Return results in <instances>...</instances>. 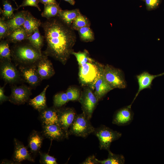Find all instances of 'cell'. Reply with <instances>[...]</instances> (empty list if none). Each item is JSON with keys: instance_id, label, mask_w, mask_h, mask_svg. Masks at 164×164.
<instances>
[{"instance_id": "cell-22", "label": "cell", "mask_w": 164, "mask_h": 164, "mask_svg": "<svg viewBox=\"0 0 164 164\" xmlns=\"http://www.w3.org/2000/svg\"><path fill=\"white\" fill-rule=\"evenodd\" d=\"M49 87L47 85L39 94L29 101V105L39 112L47 107L46 93Z\"/></svg>"}, {"instance_id": "cell-29", "label": "cell", "mask_w": 164, "mask_h": 164, "mask_svg": "<svg viewBox=\"0 0 164 164\" xmlns=\"http://www.w3.org/2000/svg\"><path fill=\"white\" fill-rule=\"evenodd\" d=\"M90 22L88 19L80 12L72 23L71 28L74 30L78 31L85 26H90Z\"/></svg>"}, {"instance_id": "cell-34", "label": "cell", "mask_w": 164, "mask_h": 164, "mask_svg": "<svg viewBox=\"0 0 164 164\" xmlns=\"http://www.w3.org/2000/svg\"><path fill=\"white\" fill-rule=\"evenodd\" d=\"M9 35V27L6 21L1 17L0 18V40L5 39Z\"/></svg>"}, {"instance_id": "cell-8", "label": "cell", "mask_w": 164, "mask_h": 164, "mask_svg": "<svg viewBox=\"0 0 164 164\" xmlns=\"http://www.w3.org/2000/svg\"><path fill=\"white\" fill-rule=\"evenodd\" d=\"M37 64L19 66L18 70L23 81L31 88H35L42 80L37 70Z\"/></svg>"}, {"instance_id": "cell-38", "label": "cell", "mask_w": 164, "mask_h": 164, "mask_svg": "<svg viewBox=\"0 0 164 164\" xmlns=\"http://www.w3.org/2000/svg\"><path fill=\"white\" fill-rule=\"evenodd\" d=\"M146 8L148 11L156 9L160 4L161 0H145Z\"/></svg>"}, {"instance_id": "cell-1", "label": "cell", "mask_w": 164, "mask_h": 164, "mask_svg": "<svg viewBox=\"0 0 164 164\" xmlns=\"http://www.w3.org/2000/svg\"><path fill=\"white\" fill-rule=\"evenodd\" d=\"M41 26L46 43V49L42 53L65 64L76 40L74 30L57 16L47 19Z\"/></svg>"}, {"instance_id": "cell-9", "label": "cell", "mask_w": 164, "mask_h": 164, "mask_svg": "<svg viewBox=\"0 0 164 164\" xmlns=\"http://www.w3.org/2000/svg\"><path fill=\"white\" fill-rule=\"evenodd\" d=\"M31 87L25 84L12 85L9 101L16 105L23 104L27 102L32 94Z\"/></svg>"}, {"instance_id": "cell-21", "label": "cell", "mask_w": 164, "mask_h": 164, "mask_svg": "<svg viewBox=\"0 0 164 164\" xmlns=\"http://www.w3.org/2000/svg\"><path fill=\"white\" fill-rule=\"evenodd\" d=\"M43 140V136L38 132L33 131L28 139V145L31 152L36 154L39 152Z\"/></svg>"}, {"instance_id": "cell-13", "label": "cell", "mask_w": 164, "mask_h": 164, "mask_svg": "<svg viewBox=\"0 0 164 164\" xmlns=\"http://www.w3.org/2000/svg\"><path fill=\"white\" fill-rule=\"evenodd\" d=\"M42 134L51 140L58 141L68 138L64 131L56 125H43Z\"/></svg>"}, {"instance_id": "cell-39", "label": "cell", "mask_w": 164, "mask_h": 164, "mask_svg": "<svg viewBox=\"0 0 164 164\" xmlns=\"http://www.w3.org/2000/svg\"><path fill=\"white\" fill-rule=\"evenodd\" d=\"M6 84H5V85ZM5 86L0 87V103L2 104L3 102L9 101V97L6 96L5 94Z\"/></svg>"}, {"instance_id": "cell-10", "label": "cell", "mask_w": 164, "mask_h": 164, "mask_svg": "<svg viewBox=\"0 0 164 164\" xmlns=\"http://www.w3.org/2000/svg\"><path fill=\"white\" fill-rule=\"evenodd\" d=\"M79 100L81 104L83 113L90 120L98 101L97 98L94 94L88 89L83 94Z\"/></svg>"}, {"instance_id": "cell-37", "label": "cell", "mask_w": 164, "mask_h": 164, "mask_svg": "<svg viewBox=\"0 0 164 164\" xmlns=\"http://www.w3.org/2000/svg\"><path fill=\"white\" fill-rule=\"evenodd\" d=\"M39 0H23L22 4L17 8L18 9L20 8L27 6H31L37 8L39 11H41V9L39 6L38 3Z\"/></svg>"}, {"instance_id": "cell-14", "label": "cell", "mask_w": 164, "mask_h": 164, "mask_svg": "<svg viewBox=\"0 0 164 164\" xmlns=\"http://www.w3.org/2000/svg\"><path fill=\"white\" fill-rule=\"evenodd\" d=\"M43 54L41 59L37 64V70L42 80L50 78L55 73L51 61L48 56Z\"/></svg>"}, {"instance_id": "cell-43", "label": "cell", "mask_w": 164, "mask_h": 164, "mask_svg": "<svg viewBox=\"0 0 164 164\" xmlns=\"http://www.w3.org/2000/svg\"><path fill=\"white\" fill-rule=\"evenodd\" d=\"M12 0L15 3V4L16 5V6L17 7V8L18 7V6L16 2H15V0Z\"/></svg>"}, {"instance_id": "cell-36", "label": "cell", "mask_w": 164, "mask_h": 164, "mask_svg": "<svg viewBox=\"0 0 164 164\" xmlns=\"http://www.w3.org/2000/svg\"><path fill=\"white\" fill-rule=\"evenodd\" d=\"M40 162L41 163L44 164H57L56 158L48 154L40 152Z\"/></svg>"}, {"instance_id": "cell-23", "label": "cell", "mask_w": 164, "mask_h": 164, "mask_svg": "<svg viewBox=\"0 0 164 164\" xmlns=\"http://www.w3.org/2000/svg\"><path fill=\"white\" fill-rule=\"evenodd\" d=\"M80 13L77 9L71 10H62L57 17L64 23L69 27Z\"/></svg>"}, {"instance_id": "cell-15", "label": "cell", "mask_w": 164, "mask_h": 164, "mask_svg": "<svg viewBox=\"0 0 164 164\" xmlns=\"http://www.w3.org/2000/svg\"><path fill=\"white\" fill-rule=\"evenodd\" d=\"M164 75V72L157 75H152L146 71H144L136 76L138 88V91L132 102L130 104L132 105L140 92L144 89L150 88L153 80L157 77Z\"/></svg>"}, {"instance_id": "cell-40", "label": "cell", "mask_w": 164, "mask_h": 164, "mask_svg": "<svg viewBox=\"0 0 164 164\" xmlns=\"http://www.w3.org/2000/svg\"><path fill=\"white\" fill-rule=\"evenodd\" d=\"M95 156L94 155H91L87 157L81 164H99L96 160Z\"/></svg>"}, {"instance_id": "cell-5", "label": "cell", "mask_w": 164, "mask_h": 164, "mask_svg": "<svg viewBox=\"0 0 164 164\" xmlns=\"http://www.w3.org/2000/svg\"><path fill=\"white\" fill-rule=\"evenodd\" d=\"M102 73L105 80L113 89L126 87L124 74L121 70L107 65L103 67Z\"/></svg>"}, {"instance_id": "cell-18", "label": "cell", "mask_w": 164, "mask_h": 164, "mask_svg": "<svg viewBox=\"0 0 164 164\" xmlns=\"http://www.w3.org/2000/svg\"><path fill=\"white\" fill-rule=\"evenodd\" d=\"M103 69L94 83L95 89L94 94L98 101L108 92L113 89L104 78L102 73Z\"/></svg>"}, {"instance_id": "cell-4", "label": "cell", "mask_w": 164, "mask_h": 164, "mask_svg": "<svg viewBox=\"0 0 164 164\" xmlns=\"http://www.w3.org/2000/svg\"><path fill=\"white\" fill-rule=\"evenodd\" d=\"M93 134L99 141V148L100 150L110 151V147L112 142L119 139L122 134L104 125L95 128Z\"/></svg>"}, {"instance_id": "cell-7", "label": "cell", "mask_w": 164, "mask_h": 164, "mask_svg": "<svg viewBox=\"0 0 164 164\" xmlns=\"http://www.w3.org/2000/svg\"><path fill=\"white\" fill-rule=\"evenodd\" d=\"M103 67L99 68L92 62H88L80 66L79 78L84 84L93 83L102 70Z\"/></svg>"}, {"instance_id": "cell-32", "label": "cell", "mask_w": 164, "mask_h": 164, "mask_svg": "<svg viewBox=\"0 0 164 164\" xmlns=\"http://www.w3.org/2000/svg\"><path fill=\"white\" fill-rule=\"evenodd\" d=\"M69 101L66 92H61L56 94L53 98L54 106L59 108L65 104Z\"/></svg>"}, {"instance_id": "cell-44", "label": "cell", "mask_w": 164, "mask_h": 164, "mask_svg": "<svg viewBox=\"0 0 164 164\" xmlns=\"http://www.w3.org/2000/svg\"><path fill=\"white\" fill-rule=\"evenodd\" d=\"M143 0V1H145V0Z\"/></svg>"}, {"instance_id": "cell-19", "label": "cell", "mask_w": 164, "mask_h": 164, "mask_svg": "<svg viewBox=\"0 0 164 164\" xmlns=\"http://www.w3.org/2000/svg\"><path fill=\"white\" fill-rule=\"evenodd\" d=\"M28 12L24 10L17 12L12 18L6 20L9 27V34L15 29L22 27Z\"/></svg>"}, {"instance_id": "cell-24", "label": "cell", "mask_w": 164, "mask_h": 164, "mask_svg": "<svg viewBox=\"0 0 164 164\" xmlns=\"http://www.w3.org/2000/svg\"><path fill=\"white\" fill-rule=\"evenodd\" d=\"M28 36L21 27L14 30L5 38L9 43H16L27 39Z\"/></svg>"}, {"instance_id": "cell-25", "label": "cell", "mask_w": 164, "mask_h": 164, "mask_svg": "<svg viewBox=\"0 0 164 164\" xmlns=\"http://www.w3.org/2000/svg\"><path fill=\"white\" fill-rule=\"evenodd\" d=\"M62 10L58 3L46 5H44V10L41 15L49 19L57 16Z\"/></svg>"}, {"instance_id": "cell-11", "label": "cell", "mask_w": 164, "mask_h": 164, "mask_svg": "<svg viewBox=\"0 0 164 164\" xmlns=\"http://www.w3.org/2000/svg\"><path fill=\"white\" fill-rule=\"evenodd\" d=\"M57 112L59 125L64 131L68 138L69 128L77 114L73 109L69 108H57Z\"/></svg>"}, {"instance_id": "cell-26", "label": "cell", "mask_w": 164, "mask_h": 164, "mask_svg": "<svg viewBox=\"0 0 164 164\" xmlns=\"http://www.w3.org/2000/svg\"><path fill=\"white\" fill-rule=\"evenodd\" d=\"M44 39V36L41 34L38 28L28 37L27 40L34 47L42 52L41 49L43 46Z\"/></svg>"}, {"instance_id": "cell-16", "label": "cell", "mask_w": 164, "mask_h": 164, "mask_svg": "<svg viewBox=\"0 0 164 164\" xmlns=\"http://www.w3.org/2000/svg\"><path fill=\"white\" fill-rule=\"evenodd\" d=\"M14 150L13 159L15 162H20L24 160L34 162V160L23 144L15 138L14 139Z\"/></svg>"}, {"instance_id": "cell-42", "label": "cell", "mask_w": 164, "mask_h": 164, "mask_svg": "<svg viewBox=\"0 0 164 164\" xmlns=\"http://www.w3.org/2000/svg\"><path fill=\"white\" fill-rule=\"evenodd\" d=\"M67 2L72 5H74L75 4V1L74 0H63Z\"/></svg>"}, {"instance_id": "cell-2", "label": "cell", "mask_w": 164, "mask_h": 164, "mask_svg": "<svg viewBox=\"0 0 164 164\" xmlns=\"http://www.w3.org/2000/svg\"><path fill=\"white\" fill-rule=\"evenodd\" d=\"M10 48L12 60L16 66L37 64L43 54L27 39L13 44Z\"/></svg>"}, {"instance_id": "cell-28", "label": "cell", "mask_w": 164, "mask_h": 164, "mask_svg": "<svg viewBox=\"0 0 164 164\" xmlns=\"http://www.w3.org/2000/svg\"><path fill=\"white\" fill-rule=\"evenodd\" d=\"M3 9L0 8V13L2 17L6 20L12 18L14 14V12L17 10V8H13L9 0H2Z\"/></svg>"}, {"instance_id": "cell-41", "label": "cell", "mask_w": 164, "mask_h": 164, "mask_svg": "<svg viewBox=\"0 0 164 164\" xmlns=\"http://www.w3.org/2000/svg\"><path fill=\"white\" fill-rule=\"evenodd\" d=\"M39 2L43 4L44 5L58 3L56 0H39Z\"/></svg>"}, {"instance_id": "cell-30", "label": "cell", "mask_w": 164, "mask_h": 164, "mask_svg": "<svg viewBox=\"0 0 164 164\" xmlns=\"http://www.w3.org/2000/svg\"><path fill=\"white\" fill-rule=\"evenodd\" d=\"M0 60H8L11 61L9 43L6 39L0 40Z\"/></svg>"}, {"instance_id": "cell-12", "label": "cell", "mask_w": 164, "mask_h": 164, "mask_svg": "<svg viewBox=\"0 0 164 164\" xmlns=\"http://www.w3.org/2000/svg\"><path fill=\"white\" fill-rule=\"evenodd\" d=\"M130 105L117 111L113 116L112 123L119 126H125L130 124L134 118V113Z\"/></svg>"}, {"instance_id": "cell-31", "label": "cell", "mask_w": 164, "mask_h": 164, "mask_svg": "<svg viewBox=\"0 0 164 164\" xmlns=\"http://www.w3.org/2000/svg\"><path fill=\"white\" fill-rule=\"evenodd\" d=\"M80 39L84 42H89L93 41L94 34L90 26L82 27L78 31Z\"/></svg>"}, {"instance_id": "cell-20", "label": "cell", "mask_w": 164, "mask_h": 164, "mask_svg": "<svg viewBox=\"0 0 164 164\" xmlns=\"http://www.w3.org/2000/svg\"><path fill=\"white\" fill-rule=\"evenodd\" d=\"M42 23L40 20L35 17L29 11L25 22L22 27L29 36L32 35L39 26H41Z\"/></svg>"}, {"instance_id": "cell-27", "label": "cell", "mask_w": 164, "mask_h": 164, "mask_svg": "<svg viewBox=\"0 0 164 164\" xmlns=\"http://www.w3.org/2000/svg\"><path fill=\"white\" fill-rule=\"evenodd\" d=\"M108 158L103 160H96L99 164H124L125 159L124 156L121 154H116L113 153L111 151L108 152Z\"/></svg>"}, {"instance_id": "cell-17", "label": "cell", "mask_w": 164, "mask_h": 164, "mask_svg": "<svg viewBox=\"0 0 164 164\" xmlns=\"http://www.w3.org/2000/svg\"><path fill=\"white\" fill-rule=\"evenodd\" d=\"M39 112V119L43 125L55 124L60 126L56 108L47 107Z\"/></svg>"}, {"instance_id": "cell-3", "label": "cell", "mask_w": 164, "mask_h": 164, "mask_svg": "<svg viewBox=\"0 0 164 164\" xmlns=\"http://www.w3.org/2000/svg\"><path fill=\"white\" fill-rule=\"evenodd\" d=\"M94 129L90 120L82 113L76 116L69 128L68 134L69 136L73 135L85 138L93 133Z\"/></svg>"}, {"instance_id": "cell-6", "label": "cell", "mask_w": 164, "mask_h": 164, "mask_svg": "<svg viewBox=\"0 0 164 164\" xmlns=\"http://www.w3.org/2000/svg\"><path fill=\"white\" fill-rule=\"evenodd\" d=\"M0 74L6 84H13L24 82L19 70L11 61L0 60Z\"/></svg>"}, {"instance_id": "cell-33", "label": "cell", "mask_w": 164, "mask_h": 164, "mask_svg": "<svg viewBox=\"0 0 164 164\" xmlns=\"http://www.w3.org/2000/svg\"><path fill=\"white\" fill-rule=\"evenodd\" d=\"M71 54L75 56L80 66L87 62H92L93 61L89 57L87 52H76L73 51L71 53Z\"/></svg>"}, {"instance_id": "cell-35", "label": "cell", "mask_w": 164, "mask_h": 164, "mask_svg": "<svg viewBox=\"0 0 164 164\" xmlns=\"http://www.w3.org/2000/svg\"><path fill=\"white\" fill-rule=\"evenodd\" d=\"M69 101L79 100L81 97L79 91L73 87H70L66 92Z\"/></svg>"}]
</instances>
